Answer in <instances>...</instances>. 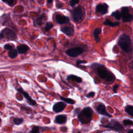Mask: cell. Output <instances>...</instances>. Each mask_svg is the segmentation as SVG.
Here are the masks:
<instances>
[{
    "mask_svg": "<svg viewBox=\"0 0 133 133\" xmlns=\"http://www.w3.org/2000/svg\"><path fill=\"white\" fill-rule=\"evenodd\" d=\"M17 50L18 51V53L22 54L26 53L29 49V47L25 44H21L18 45L17 47Z\"/></svg>",
    "mask_w": 133,
    "mask_h": 133,
    "instance_id": "obj_15",
    "label": "cell"
},
{
    "mask_svg": "<svg viewBox=\"0 0 133 133\" xmlns=\"http://www.w3.org/2000/svg\"><path fill=\"white\" fill-rule=\"evenodd\" d=\"M103 24L105 25H109V26H115L118 25L119 24V23L117 22H112L110 20L107 19L104 21Z\"/></svg>",
    "mask_w": 133,
    "mask_h": 133,
    "instance_id": "obj_21",
    "label": "cell"
},
{
    "mask_svg": "<svg viewBox=\"0 0 133 133\" xmlns=\"http://www.w3.org/2000/svg\"><path fill=\"white\" fill-rule=\"evenodd\" d=\"M127 132H128V133H133V129H129V130L127 131Z\"/></svg>",
    "mask_w": 133,
    "mask_h": 133,
    "instance_id": "obj_37",
    "label": "cell"
},
{
    "mask_svg": "<svg viewBox=\"0 0 133 133\" xmlns=\"http://www.w3.org/2000/svg\"><path fill=\"white\" fill-rule=\"evenodd\" d=\"M31 133H39V127L37 126H34L31 131Z\"/></svg>",
    "mask_w": 133,
    "mask_h": 133,
    "instance_id": "obj_29",
    "label": "cell"
},
{
    "mask_svg": "<svg viewBox=\"0 0 133 133\" xmlns=\"http://www.w3.org/2000/svg\"><path fill=\"white\" fill-rule=\"evenodd\" d=\"M101 32V29L100 28H96L94 31V35L95 39V41L97 42H99L100 41V38L99 37V35Z\"/></svg>",
    "mask_w": 133,
    "mask_h": 133,
    "instance_id": "obj_17",
    "label": "cell"
},
{
    "mask_svg": "<svg viewBox=\"0 0 133 133\" xmlns=\"http://www.w3.org/2000/svg\"><path fill=\"white\" fill-rule=\"evenodd\" d=\"M66 107V104L62 102H58L55 103L53 106V111L56 113L62 111Z\"/></svg>",
    "mask_w": 133,
    "mask_h": 133,
    "instance_id": "obj_11",
    "label": "cell"
},
{
    "mask_svg": "<svg viewBox=\"0 0 133 133\" xmlns=\"http://www.w3.org/2000/svg\"><path fill=\"white\" fill-rule=\"evenodd\" d=\"M4 37V35H3L2 33H0V39H3Z\"/></svg>",
    "mask_w": 133,
    "mask_h": 133,
    "instance_id": "obj_36",
    "label": "cell"
},
{
    "mask_svg": "<svg viewBox=\"0 0 133 133\" xmlns=\"http://www.w3.org/2000/svg\"><path fill=\"white\" fill-rule=\"evenodd\" d=\"M61 31L68 36H72L74 32V29L70 27H63L61 29Z\"/></svg>",
    "mask_w": 133,
    "mask_h": 133,
    "instance_id": "obj_16",
    "label": "cell"
},
{
    "mask_svg": "<svg viewBox=\"0 0 133 133\" xmlns=\"http://www.w3.org/2000/svg\"><path fill=\"white\" fill-rule=\"evenodd\" d=\"M73 19L75 22L79 23L84 19L85 16V11L83 7L78 6L74 8L71 11Z\"/></svg>",
    "mask_w": 133,
    "mask_h": 133,
    "instance_id": "obj_4",
    "label": "cell"
},
{
    "mask_svg": "<svg viewBox=\"0 0 133 133\" xmlns=\"http://www.w3.org/2000/svg\"><path fill=\"white\" fill-rule=\"evenodd\" d=\"M102 127L110 128L116 131H123L124 130L122 125L117 121L115 120H111L109 123L104 125H102Z\"/></svg>",
    "mask_w": 133,
    "mask_h": 133,
    "instance_id": "obj_5",
    "label": "cell"
},
{
    "mask_svg": "<svg viewBox=\"0 0 133 133\" xmlns=\"http://www.w3.org/2000/svg\"><path fill=\"white\" fill-rule=\"evenodd\" d=\"M118 44L121 49L125 52H130L132 50V46L131 41L129 36L126 34H123L120 36Z\"/></svg>",
    "mask_w": 133,
    "mask_h": 133,
    "instance_id": "obj_1",
    "label": "cell"
},
{
    "mask_svg": "<svg viewBox=\"0 0 133 133\" xmlns=\"http://www.w3.org/2000/svg\"><path fill=\"white\" fill-rule=\"evenodd\" d=\"M56 20L57 23L60 24L66 23L69 22V19L67 17L61 15H57L56 16Z\"/></svg>",
    "mask_w": 133,
    "mask_h": 133,
    "instance_id": "obj_13",
    "label": "cell"
},
{
    "mask_svg": "<svg viewBox=\"0 0 133 133\" xmlns=\"http://www.w3.org/2000/svg\"><path fill=\"white\" fill-rule=\"evenodd\" d=\"M52 27H53V24L51 22H48L46 23V25L45 26V31L47 32V31H49Z\"/></svg>",
    "mask_w": 133,
    "mask_h": 133,
    "instance_id": "obj_25",
    "label": "cell"
},
{
    "mask_svg": "<svg viewBox=\"0 0 133 133\" xmlns=\"http://www.w3.org/2000/svg\"><path fill=\"white\" fill-rule=\"evenodd\" d=\"M96 12H100L102 15H104L107 13L108 10V6L107 4H99L96 6Z\"/></svg>",
    "mask_w": 133,
    "mask_h": 133,
    "instance_id": "obj_10",
    "label": "cell"
},
{
    "mask_svg": "<svg viewBox=\"0 0 133 133\" xmlns=\"http://www.w3.org/2000/svg\"><path fill=\"white\" fill-rule=\"evenodd\" d=\"M67 79L68 80H72L73 81H75L77 83H81L82 81V79L81 77L74 75H70L68 76H67Z\"/></svg>",
    "mask_w": 133,
    "mask_h": 133,
    "instance_id": "obj_19",
    "label": "cell"
},
{
    "mask_svg": "<svg viewBox=\"0 0 133 133\" xmlns=\"http://www.w3.org/2000/svg\"><path fill=\"white\" fill-rule=\"evenodd\" d=\"M69 2H70V5L73 7V6H74L75 4H77V3L79 2V1H77V0H72V1H70Z\"/></svg>",
    "mask_w": 133,
    "mask_h": 133,
    "instance_id": "obj_31",
    "label": "cell"
},
{
    "mask_svg": "<svg viewBox=\"0 0 133 133\" xmlns=\"http://www.w3.org/2000/svg\"><path fill=\"white\" fill-rule=\"evenodd\" d=\"M87 63V62L86 61L84 60H78L76 61V65H79V64H82V63Z\"/></svg>",
    "mask_w": 133,
    "mask_h": 133,
    "instance_id": "obj_32",
    "label": "cell"
},
{
    "mask_svg": "<svg viewBox=\"0 0 133 133\" xmlns=\"http://www.w3.org/2000/svg\"><path fill=\"white\" fill-rule=\"evenodd\" d=\"M125 112L128 114L129 115L133 116V106L132 105H127L125 108Z\"/></svg>",
    "mask_w": 133,
    "mask_h": 133,
    "instance_id": "obj_22",
    "label": "cell"
},
{
    "mask_svg": "<svg viewBox=\"0 0 133 133\" xmlns=\"http://www.w3.org/2000/svg\"><path fill=\"white\" fill-rule=\"evenodd\" d=\"M118 87V85H115L114 86V87L113 88V92H115V93L117 92V89Z\"/></svg>",
    "mask_w": 133,
    "mask_h": 133,
    "instance_id": "obj_34",
    "label": "cell"
},
{
    "mask_svg": "<svg viewBox=\"0 0 133 133\" xmlns=\"http://www.w3.org/2000/svg\"><path fill=\"white\" fill-rule=\"evenodd\" d=\"M123 123L124 125L128 126V125H133V121L129 120V119H124L123 121Z\"/></svg>",
    "mask_w": 133,
    "mask_h": 133,
    "instance_id": "obj_27",
    "label": "cell"
},
{
    "mask_svg": "<svg viewBox=\"0 0 133 133\" xmlns=\"http://www.w3.org/2000/svg\"><path fill=\"white\" fill-rule=\"evenodd\" d=\"M45 15H42L39 17H38L36 19V20L34 21V24L35 25V24H37L38 25H41L43 21L45 19Z\"/></svg>",
    "mask_w": 133,
    "mask_h": 133,
    "instance_id": "obj_18",
    "label": "cell"
},
{
    "mask_svg": "<svg viewBox=\"0 0 133 133\" xmlns=\"http://www.w3.org/2000/svg\"><path fill=\"white\" fill-rule=\"evenodd\" d=\"M83 52V49L81 47H74L68 49L66 51V54L72 57H77L78 55H80Z\"/></svg>",
    "mask_w": 133,
    "mask_h": 133,
    "instance_id": "obj_8",
    "label": "cell"
},
{
    "mask_svg": "<svg viewBox=\"0 0 133 133\" xmlns=\"http://www.w3.org/2000/svg\"><path fill=\"white\" fill-rule=\"evenodd\" d=\"M52 2V0H50V1L48 0V1H47V3H49V4H50V3H51Z\"/></svg>",
    "mask_w": 133,
    "mask_h": 133,
    "instance_id": "obj_38",
    "label": "cell"
},
{
    "mask_svg": "<svg viewBox=\"0 0 133 133\" xmlns=\"http://www.w3.org/2000/svg\"><path fill=\"white\" fill-rule=\"evenodd\" d=\"M66 116L65 115L61 114L58 115L55 117V122L59 124H64L66 121Z\"/></svg>",
    "mask_w": 133,
    "mask_h": 133,
    "instance_id": "obj_14",
    "label": "cell"
},
{
    "mask_svg": "<svg viewBox=\"0 0 133 133\" xmlns=\"http://www.w3.org/2000/svg\"><path fill=\"white\" fill-rule=\"evenodd\" d=\"M62 6H63L62 4H57L56 5V7H57L58 8H61V7H62Z\"/></svg>",
    "mask_w": 133,
    "mask_h": 133,
    "instance_id": "obj_35",
    "label": "cell"
},
{
    "mask_svg": "<svg viewBox=\"0 0 133 133\" xmlns=\"http://www.w3.org/2000/svg\"><path fill=\"white\" fill-rule=\"evenodd\" d=\"M1 118H0V122H1Z\"/></svg>",
    "mask_w": 133,
    "mask_h": 133,
    "instance_id": "obj_39",
    "label": "cell"
},
{
    "mask_svg": "<svg viewBox=\"0 0 133 133\" xmlns=\"http://www.w3.org/2000/svg\"><path fill=\"white\" fill-rule=\"evenodd\" d=\"M8 57L11 59H14L18 56V51L16 49H12L11 50H9L8 53Z\"/></svg>",
    "mask_w": 133,
    "mask_h": 133,
    "instance_id": "obj_20",
    "label": "cell"
},
{
    "mask_svg": "<svg viewBox=\"0 0 133 133\" xmlns=\"http://www.w3.org/2000/svg\"><path fill=\"white\" fill-rule=\"evenodd\" d=\"M97 112L100 114H102V115H105V116H108L109 117H111L112 116L109 113H108L107 111H106V109H105V107L104 106V104H100L98 105V107H97Z\"/></svg>",
    "mask_w": 133,
    "mask_h": 133,
    "instance_id": "obj_12",
    "label": "cell"
},
{
    "mask_svg": "<svg viewBox=\"0 0 133 133\" xmlns=\"http://www.w3.org/2000/svg\"><path fill=\"white\" fill-rule=\"evenodd\" d=\"M4 49H5L6 50H12V49H14V47L13 46L10 45V44H5L4 46Z\"/></svg>",
    "mask_w": 133,
    "mask_h": 133,
    "instance_id": "obj_30",
    "label": "cell"
},
{
    "mask_svg": "<svg viewBox=\"0 0 133 133\" xmlns=\"http://www.w3.org/2000/svg\"><path fill=\"white\" fill-rule=\"evenodd\" d=\"M97 72L101 78L104 79L107 82H112L115 78L113 74L110 73L103 65H98L97 68Z\"/></svg>",
    "mask_w": 133,
    "mask_h": 133,
    "instance_id": "obj_3",
    "label": "cell"
},
{
    "mask_svg": "<svg viewBox=\"0 0 133 133\" xmlns=\"http://www.w3.org/2000/svg\"><path fill=\"white\" fill-rule=\"evenodd\" d=\"M92 113V109L89 107H87L83 109L78 115V118L80 122L83 124L90 123L91 120Z\"/></svg>",
    "mask_w": 133,
    "mask_h": 133,
    "instance_id": "obj_2",
    "label": "cell"
},
{
    "mask_svg": "<svg viewBox=\"0 0 133 133\" xmlns=\"http://www.w3.org/2000/svg\"><path fill=\"white\" fill-rule=\"evenodd\" d=\"M121 14L124 22H130L133 20V16L129 14V9L127 7L122 8Z\"/></svg>",
    "mask_w": 133,
    "mask_h": 133,
    "instance_id": "obj_6",
    "label": "cell"
},
{
    "mask_svg": "<svg viewBox=\"0 0 133 133\" xmlns=\"http://www.w3.org/2000/svg\"><path fill=\"white\" fill-rule=\"evenodd\" d=\"M95 92H89V93H88L87 95V97H88V98H89V97H93L94 96V95H95Z\"/></svg>",
    "mask_w": 133,
    "mask_h": 133,
    "instance_id": "obj_33",
    "label": "cell"
},
{
    "mask_svg": "<svg viewBox=\"0 0 133 133\" xmlns=\"http://www.w3.org/2000/svg\"><path fill=\"white\" fill-rule=\"evenodd\" d=\"M17 90H18V91L21 94H22L23 95V96L26 99L28 102L29 103V104L32 106H34L35 105H36V101L33 100L29 95V94L26 92L25 91L23 90V89L21 87H20L19 88H17Z\"/></svg>",
    "mask_w": 133,
    "mask_h": 133,
    "instance_id": "obj_9",
    "label": "cell"
},
{
    "mask_svg": "<svg viewBox=\"0 0 133 133\" xmlns=\"http://www.w3.org/2000/svg\"><path fill=\"white\" fill-rule=\"evenodd\" d=\"M1 33L9 40H14L17 38L16 33L12 30L9 28H5L1 31Z\"/></svg>",
    "mask_w": 133,
    "mask_h": 133,
    "instance_id": "obj_7",
    "label": "cell"
},
{
    "mask_svg": "<svg viewBox=\"0 0 133 133\" xmlns=\"http://www.w3.org/2000/svg\"><path fill=\"white\" fill-rule=\"evenodd\" d=\"M23 121V118H15L14 119V122L16 125H20Z\"/></svg>",
    "mask_w": 133,
    "mask_h": 133,
    "instance_id": "obj_26",
    "label": "cell"
},
{
    "mask_svg": "<svg viewBox=\"0 0 133 133\" xmlns=\"http://www.w3.org/2000/svg\"><path fill=\"white\" fill-rule=\"evenodd\" d=\"M60 99L64 101V102L69 103V104H73L75 103V101L71 99L70 98H64L63 97H60Z\"/></svg>",
    "mask_w": 133,
    "mask_h": 133,
    "instance_id": "obj_23",
    "label": "cell"
},
{
    "mask_svg": "<svg viewBox=\"0 0 133 133\" xmlns=\"http://www.w3.org/2000/svg\"><path fill=\"white\" fill-rule=\"evenodd\" d=\"M3 2H5L6 3H7L9 6H12L15 5V3L16 2V1H11V0H9V1H3Z\"/></svg>",
    "mask_w": 133,
    "mask_h": 133,
    "instance_id": "obj_28",
    "label": "cell"
},
{
    "mask_svg": "<svg viewBox=\"0 0 133 133\" xmlns=\"http://www.w3.org/2000/svg\"><path fill=\"white\" fill-rule=\"evenodd\" d=\"M112 16L114 17L116 20H120L121 18V12H119L118 11L116 10L112 14Z\"/></svg>",
    "mask_w": 133,
    "mask_h": 133,
    "instance_id": "obj_24",
    "label": "cell"
}]
</instances>
